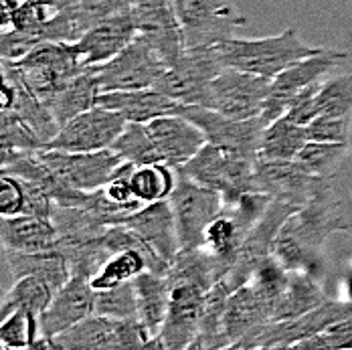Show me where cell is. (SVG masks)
<instances>
[{"label":"cell","instance_id":"15","mask_svg":"<svg viewBox=\"0 0 352 350\" xmlns=\"http://www.w3.org/2000/svg\"><path fill=\"white\" fill-rule=\"evenodd\" d=\"M12 65L43 102H47L73 75L87 69L79 63L73 43L51 41L36 45L29 55H25L21 61H14Z\"/></svg>","mask_w":352,"mask_h":350},{"label":"cell","instance_id":"7","mask_svg":"<svg viewBox=\"0 0 352 350\" xmlns=\"http://www.w3.org/2000/svg\"><path fill=\"white\" fill-rule=\"evenodd\" d=\"M154 338L140 320H116L91 314L51 340V349L102 350L148 349Z\"/></svg>","mask_w":352,"mask_h":350},{"label":"cell","instance_id":"17","mask_svg":"<svg viewBox=\"0 0 352 350\" xmlns=\"http://www.w3.org/2000/svg\"><path fill=\"white\" fill-rule=\"evenodd\" d=\"M334 176L322 178L310 175L298 164V160H263L255 164V186L257 193H265L272 199L289 203L294 207L308 205L320 190H324Z\"/></svg>","mask_w":352,"mask_h":350},{"label":"cell","instance_id":"38","mask_svg":"<svg viewBox=\"0 0 352 350\" xmlns=\"http://www.w3.org/2000/svg\"><path fill=\"white\" fill-rule=\"evenodd\" d=\"M314 109L318 116H352V73L326 77L316 96Z\"/></svg>","mask_w":352,"mask_h":350},{"label":"cell","instance_id":"39","mask_svg":"<svg viewBox=\"0 0 352 350\" xmlns=\"http://www.w3.org/2000/svg\"><path fill=\"white\" fill-rule=\"evenodd\" d=\"M346 152H349V144L308 140V144L296 156V160L310 175L330 178V176H334L336 166L342 162V158L346 156Z\"/></svg>","mask_w":352,"mask_h":350},{"label":"cell","instance_id":"16","mask_svg":"<svg viewBox=\"0 0 352 350\" xmlns=\"http://www.w3.org/2000/svg\"><path fill=\"white\" fill-rule=\"evenodd\" d=\"M128 120L113 109L94 105L91 109L79 113L67 122L53 140L45 144L47 150L65 152H96L111 148L118 136L124 132Z\"/></svg>","mask_w":352,"mask_h":350},{"label":"cell","instance_id":"30","mask_svg":"<svg viewBox=\"0 0 352 350\" xmlns=\"http://www.w3.org/2000/svg\"><path fill=\"white\" fill-rule=\"evenodd\" d=\"M132 283L138 298V318L144 328L150 332V336L156 338L168 312V302H170L168 278L166 274H156L146 270L140 276H136Z\"/></svg>","mask_w":352,"mask_h":350},{"label":"cell","instance_id":"35","mask_svg":"<svg viewBox=\"0 0 352 350\" xmlns=\"http://www.w3.org/2000/svg\"><path fill=\"white\" fill-rule=\"evenodd\" d=\"M178 180L176 168L158 162V164H146V166H136L130 175V186L136 199L144 205L164 201L173 195Z\"/></svg>","mask_w":352,"mask_h":350},{"label":"cell","instance_id":"13","mask_svg":"<svg viewBox=\"0 0 352 350\" xmlns=\"http://www.w3.org/2000/svg\"><path fill=\"white\" fill-rule=\"evenodd\" d=\"M176 113L197 124L205 132L209 144L241 154L251 160H259V144L265 128L261 116L251 120H233L214 109L197 104H178Z\"/></svg>","mask_w":352,"mask_h":350},{"label":"cell","instance_id":"3","mask_svg":"<svg viewBox=\"0 0 352 350\" xmlns=\"http://www.w3.org/2000/svg\"><path fill=\"white\" fill-rule=\"evenodd\" d=\"M255 164L257 160H251L207 142L197 156H192L186 164H182L176 171L195 182L219 190L225 199V205H231L239 201L245 193L257 190Z\"/></svg>","mask_w":352,"mask_h":350},{"label":"cell","instance_id":"31","mask_svg":"<svg viewBox=\"0 0 352 350\" xmlns=\"http://www.w3.org/2000/svg\"><path fill=\"white\" fill-rule=\"evenodd\" d=\"M233 292V285L227 278L219 280L211 287L205 300V308L201 316V326L195 342L190 349L214 350V349H229V338L225 332V308L227 300Z\"/></svg>","mask_w":352,"mask_h":350},{"label":"cell","instance_id":"20","mask_svg":"<svg viewBox=\"0 0 352 350\" xmlns=\"http://www.w3.org/2000/svg\"><path fill=\"white\" fill-rule=\"evenodd\" d=\"M276 304L278 298L263 289L257 281L249 280L233 289L225 308V332L229 338V349L259 326L274 322Z\"/></svg>","mask_w":352,"mask_h":350},{"label":"cell","instance_id":"27","mask_svg":"<svg viewBox=\"0 0 352 350\" xmlns=\"http://www.w3.org/2000/svg\"><path fill=\"white\" fill-rule=\"evenodd\" d=\"M0 239L4 249L47 251L57 249L59 231L51 219L36 215H12L0 221Z\"/></svg>","mask_w":352,"mask_h":350},{"label":"cell","instance_id":"2","mask_svg":"<svg viewBox=\"0 0 352 350\" xmlns=\"http://www.w3.org/2000/svg\"><path fill=\"white\" fill-rule=\"evenodd\" d=\"M322 47L308 45L294 27H287L280 35L261 39H227L219 43V53L225 67L255 73L274 79L292 63L316 55Z\"/></svg>","mask_w":352,"mask_h":350},{"label":"cell","instance_id":"29","mask_svg":"<svg viewBox=\"0 0 352 350\" xmlns=\"http://www.w3.org/2000/svg\"><path fill=\"white\" fill-rule=\"evenodd\" d=\"M100 94H102V89L98 83V75H96L94 67H87L81 73L73 75L69 81L65 85H61L45 104L55 116L59 128H63L79 113L98 105Z\"/></svg>","mask_w":352,"mask_h":350},{"label":"cell","instance_id":"42","mask_svg":"<svg viewBox=\"0 0 352 350\" xmlns=\"http://www.w3.org/2000/svg\"><path fill=\"white\" fill-rule=\"evenodd\" d=\"M0 144L2 152H12V150H41L45 142L38 138L35 130L14 111L2 109L0 116Z\"/></svg>","mask_w":352,"mask_h":350},{"label":"cell","instance_id":"32","mask_svg":"<svg viewBox=\"0 0 352 350\" xmlns=\"http://www.w3.org/2000/svg\"><path fill=\"white\" fill-rule=\"evenodd\" d=\"M308 128L282 116L267 124L261 134L259 158L263 160H294L308 144Z\"/></svg>","mask_w":352,"mask_h":350},{"label":"cell","instance_id":"6","mask_svg":"<svg viewBox=\"0 0 352 350\" xmlns=\"http://www.w3.org/2000/svg\"><path fill=\"white\" fill-rule=\"evenodd\" d=\"M166 278L170 283L168 312L158 336L150 342L148 349H190V344L199 334L201 316H203L207 294L211 292V285L186 278H170V276Z\"/></svg>","mask_w":352,"mask_h":350},{"label":"cell","instance_id":"14","mask_svg":"<svg viewBox=\"0 0 352 350\" xmlns=\"http://www.w3.org/2000/svg\"><path fill=\"white\" fill-rule=\"evenodd\" d=\"M342 59H346V53L322 49L316 55L304 57V59L292 63L289 67H285L282 73H278L272 79V85H270L265 104H263V111H261V120L265 122V126L285 116L289 104L306 87H310L316 81H322L324 77H328V73L334 69Z\"/></svg>","mask_w":352,"mask_h":350},{"label":"cell","instance_id":"43","mask_svg":"<svg viewBox=\"0 0 352 350\" xmlns=\"http://www.w3.org/2000/svg\"><path fill=\"white\" fill-rule=\"evenodd\" d=\"M294 349L306 350H334V349H352V318H344L314 336L298 342Z\"/></svg>","mask_w":352,"mask_h":350},{"label":"cell","instance_id":"36","mask_svg":"<svg viewBox=\"0 0 352 350\" xmlns=\"http://www.w3.org/2000/svg\"><path fill=\"white\" fill-rule=\"evenodd\" d=\"M111 150L118 152L126 162H132L136 166L162 162V156L148 130V124L140 122H128L124 132L111 144Z\"/></svg>","mask_w":352,"mask_h":350},{"label":"cell","instance_id":"10","mask_svg":"<svg viewBox=\"0 0 352 350\" xmlns=\"http://www.w3.org/2000/svg\"><path fill=\"white\" fill-rule=\"evenodd\" d=\"M225 69L219 45L186 47L180 57L166 65L156 89L178 104H199L207 85Z\"/></svg>","mask_w":352,"mask_h":350},{"label":"cell","instance_id":"47","mask_svg":"<svg viewBox=\"0 0 352 350\" xmlns=\"http://www.w3.org/2000/svg\"><path fill=\"white\" fill-rule=\"evenodd\" d=\"M36 45H41V41L31 33L25 31H16V29H2L0 35V55L2 61H21L25 55H29Z\"/></svg>","mask_w":352,"mask_h":350},{"label":"cell","instance_id":"37","mask_svg":"<svg viewBox=\"0 0 352 350\" xmlns=\"http://www.w3.org/2000/svg\"><path fill=\"white\" fill-rule=\"evenodd\" d=\"M146 270H148V259L144 253L136 249L120 251V253H113L102 265V270L91 278V287L94 289L116 287L120 283L132 281Z\"/></svg>","mask_w":352,"mask_h":350},{"label":"cell","instance_id":"1","mask_svg":"<svg viewBox=\"0 0 352 350\" xmlns=\"http://www.w3.org/2000/svg\"><path fill=\"white\" fill-rule=\"evenodd\" d=\"M349 227L330 182L308 205L294 210L285 219L274 243V255L289 272L312 274L320 263L326 239Z\"/></svg>","mask_w":352,"mask_h":350},{"label":"cell","instance_id":"48","mask_svg":"<svg viewBox=\"0 0 352 350\" xmlns=\"http://www.w3.org/2000/svg\"><path fill=\"white\" fill-rule=\"evenodd\" d=\"M51 2H55L59 6H71V4H77L79 0H51Z\"/></svg>","mask_w":352,"mask_h":350},{"label":"cell","instance_id":"45","mask_svg":"<svg viewBox=\"0 0 352 350\" xmlns=\"http://www.w3.org/2000/svg\"><path fill=\"white\" fill-rule=\"evenodd\" d=\"M0 215H27V190L23 178L8 173L0 176Z\"/></svg>","mask_w":352,"mask_h":350},{"label":"cell","instance_id":"44","mask_svg":"<svg viewBox=\"0 0 352 350\" xmlns=\"http://www.w3.org/2000/svg\"><path fill=\"white\" fill-rule=\"evenodd\" d=\"M306 128H308L310 140L349 144L352 130V116H318Z\"/></svg>","mask_w":352,"mask_h":350},{"label":"cell","instance_id":"19","mask_svg":"<svg viewBox=\"0 0 352 350\" xmlns=\"http://www.w3.org/2000/svg\"><path fill=\"white\" fill-rule=\"evenodd\" d=\"M132 12L136 19L138 36L162 55L166 65L180 57L186 45L175 0H134Z\"/></svg>","mask_w":352,"mask_h":350},{"label":"cell","instance_id":"24","mask_svg":"<svg viewBox=\"0 0 352 350\" xmlns=\"http://www.w3.org/2000/svg\"><path fill=\"white\" fill-rule=\"evenodd\" d=\"M148 130L158 146L162 162L180 168L207 144L205 132L180 113H166L148 122Z\"/></svg>","mask_w":352,"mask_h":350},{"label":"cell","instance_id":"9","mask_svg":"<svg viewBox=\"0 0 352 350\" xmlns=\"http://www.w3.org/2000/svg\"><path fill=\"white\" fill-rule=\"evenodd\" d=\"M175 8L186 47L219 45L247 23L231 0H175Z\"/></svg>","mask_w":352,"mask_h":350},{"label":"cell","instance_id":"26","mask_svg":"<svg viewBox=\"0 0 352 350\" xmlns=\"http://www.w3.org/2000/svg\"><path fill=\"white\" fill-rule=\"evenodd\" d=\"M98 105L120 111L128 122L148 124L160 116L175 113L178 102L154 87H148V89L102 91L98 98Z\"/></svg>","mask_w":352,"mask_h":350},{"label":"cell","instance_id":"5","mask_svg":"<svg viewBox=\"0 0 352 350\" xmlns=\"http://www.w3.org/2000/svg\"><path fill=\"white\" fill-rule=\"evenodd\" d=\"M168 201L175 210L180 251L205 245V233L209 225L225 209L223 195L178 173L175 190Z\"/></svg>","mask_w":352,"mask_h":350},{"label":"cell","instance_id":"41","mask_svg":"<svg viewBox=\"0 0 352 350\" xmlns=\"http://www.w3.org/2000/svg\"><path fill=\"white\" fill-rule=\"evenodd\" d=\"M94 314L116 318V320H136L138 318V298L132 281L120 283L116 287L96 289ZM140 320V318H138Z\"/></svg>","mask_w":352,"mask_h":350},{"label":"cell","instance_id":"46","mask_svg":"<svg viewBox=\"0 0 352 350\" xmlns=\"http://www.w3.org/2000/svg\"><path fill=\"white\" fill-rule=\"evenodd\" d=\"M134 0H79L77 8L87 29L98 25L100 21H106L109 17H116L120 12L132 10Z\"/></svg>","mask_w":352,"mask_h":350},{"label":"cell","instance_id":"8","mask_svg":"<svg viewBox=\"0 0 352 350\" xmlns=\"http://www.w3.org/2000/svg\"><path fill=\"white\" fill-rule=\"evenodd\" d=\"M272 79L233 67H225L207 85L201 102L233 120H251L261 116Z\"/></svg>","mask_w":352,"mask_h":350},{"label":"cell","instance_id":"12","mask_svg":"<svg viewBox=\"0 0 352 350\" xmlns=\"http://www.w3.org/2000/svg\"><path fill=\"white\" fill-rule=\"evenodd\" d=\"M41 158L65 186L98 190L111 182L126 166V160L111 148L96 152H65L41 148Z\"/></svg>","mask_w":352,"mask_h":350},{"label":"cell","instance_id":"4","mask_svg":"<svg viewBox=\"0 0 352 350\" xmlns=\"http://www.w3.org/2000/svg\"><path fill=\"white\" fill-rule=\"evenodd\" d=\"M344 318H352V302L326 298L320 306L306 314L259 326L231 349H294L298 342L314 336Z\"/></svg>","mask_w":352,"mask_h":350},{"label":"cell","instance_id":"34","mask_svg":"<svg viewBox=\"0 0 352 350\" xmlns=\"http://www.w3.org/2000/svg\"><path fill=\"white\" fill-rule=\"evenodd\" d=\"M53 296H55V289L41 278L27 276V278L14 280L12 287L6 292L2 300L0 320L12 314L14 310H29L41 318V314L49 308Z\"/></svg>","mask_w":352,"mask_h":350},{"label":"cell","instance_id":"40","mask_svg":"<svg viewBox=\"0 0 352 350\" xmlns=\"http://www.w3.org/2000/svg\"><path fill=\"white\" fill-rule=\"evenodd\" d=\"M41 334V320L29 310H14L2 318L0 324V344L8 350L35 349Z\"/></svg>","mask_w":352,"mask_h":350},{"label":"cell","instance_id":"21","mask_svg":"<svg viewBox=\"0 0 352 350\" xmlns=\"http://www.w3.org/2000/svg\"><path fill=\"white\" fill-rule=\"evenodd\" d=\"M138 36V27L134 12H120L100 21L91 29H87L79 41L73 43V49L83 67H96L113 59L120 51H124Z\"/></svg>","mask_w":352,"mask_h":350},{"label":"cell","instance_id":"28","mask_svg":"<svg viewBox=\"0 0 352 350\" xmlns=\"http://www.w3.org/2000/svg\"><path fill=\"white\" fill-rule=\"evenodd\" d=\"M4 259L12 274V280L35 276L47 281L57 292L71 278L69 263L59 249H47V251L4 249Z\"/></svg>","mask_w":352,"mask_h":350},{"label":"cell","instance_id":"33","mask_svg":"<svg viewBox=\"0 0 352 350\" xmlns=\"http://www.w3.org/2000/svg\"><path fill=\"white\" fill-rule=\"evenodd\" d=\"M324 300H326V294L318 285V281L312 278L310 272H289L287 285L276 304L274 322L306 314L320 306Z\"/></svg>","mask_w":352,"mask_h":350},{"label":"cell","instance_id":"18","mask_svg":"<svg viewBox=\"0 0 352 350\" xmlns=\"http://www.w3.org/2000/svg\"><path fill=\"white\" fill-rule=\"evenodd\" d=\"M298 210V207L283 203L278 199H272V203L267 205L265 212L261 215V219L253 225V229L247 233L245 241L241 243L235 263L231 267V272L225 276L229 283L233 285V289H237L239 285H243L253 278V274L257 272V267L274 255V243L276 237L285 223V219Z\"/></svg>","mask_w":352,"mask_h":350},{"label":"cell","instance_id":"25","mask_svg":"<svg viewBox=\"0 0 352 350\" xmlns=\"http://www.w3.org/2000/svg\"><path fill=\"white\" fill-rule=\"evenodd\" d=\"M120 223L132 227L168 265L175 261L180 251V241H178L175 210L170 207L168 199L148 203L142 209L126 215Z\"/></svg>","mask_w":352,"mask_h":350},{"label":"cell","instance_id":"22","mask_svg":"<svg viewBox=\"0 0 352 350\" xmlns=\"http://www.w3.org/2000/svg\"><path fill=\"white\" fill-rule=\"evenodd\" d=\"M94 298H96V289L91 287L89 278L71 276L69 280L65 281V285H61L55 292L49 308L38 318L41 336L51 342L57 334L65 332L77 322L94 314L96 312Z\"/></svg>","mask_w":352,"mask_h":350},{"label":"cell","instance_id":"23","mask_svg":"<svg viewBox=\"0 0 352 350\" xmlns=\"http://www.w3.org/2000/svg\"><path fill=\"white\" fill-rule=\"evenodd\" d=\"M2 109H10L21 116L45 144L53 140L61 130L47 104L27 85L16 67L8 61H2Z\"/></svg>","mask_w":352,"mask_h":350},{"label":"cell","instance_id":"11","mask_svg":"<svg viewBox=\"0 0 352 350\" xmlns=\"http://www.w3.org/2000/svg\"><path fill=\"white\" fill-rule=\"evenodd\" d=\"M102 91L148 89L158 85L166 71L162 55L144 39L136 36L124 51H120L107 63L94 67Z\"/></svg>","mask_w":352,"mask_h":350}]
</instances>
